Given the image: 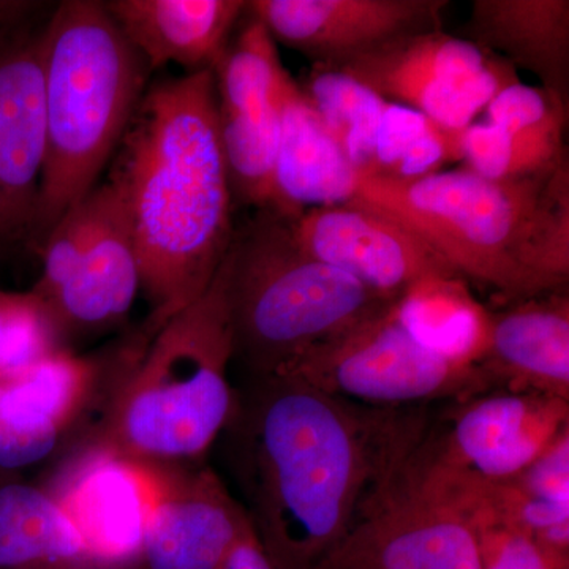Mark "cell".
Wrapping results in <instances>:
<instances>
[{"label":"cell","instance_id":"cell-1","mask_svg":"<svg viewBox=\"0 0 569 569\" xmlns=\"http://www.w3.org/2000/svg\"><path fill=\"white\" fill-rule=\"evenodd\" d=\"M250 523L279 569H317L426 432L421 408H370L287 372L253 377L230 425Z\"/></svg>","mask_w":569,"mask_h":569},{"label":"cell","instance_id":"cell-2","mask_svg":"<svg viewBox=\"0 0 569 569\" xmlns=\"http://www.w3.org/2000/svg\"><path fill=\"white\" fill-rule=\"evenodd\" d=\"M107 178L132 223L149 306L140 342H148L208 290L233 241L212 70L148 86Z\"/></svg>","mask_w":569,"mask_h":569},{"label":"cell","instance_id":"cell-3","mask_svg":"<svg viewBox=\"0 0 569 569\" xmlns=\"http://www.w3.org/2000/svg\"><path fill=\"white\" fill-rule=\"evenodd\" d=\"M351 200L403 224L456 276L509 305L568 288L569 162L522 181L466 167L417 181L361 176Z\"/></svg>","mask_w":569,"mask_h":569},{"label":"cell","instance_id":"cell-4","mask_svg":"<svg viewBox=\"0 0 569 569\" xmlns=\"http://www.w3.org/2000/svg\"><path fill=\"white\" fill-rule=\"evenodd\" d=\"M47 152L29 250L99 186L152 73L103 2L63 0L43 29Z\"/></svg>","mask_w":569,"mask_h":569},{"label":"cell","instance_id":"cell-5","mask_svg":"<svg viewBox=\"0 0 569 569\" xmlns=\"http://www.w3.org/2000/svg\"><path fill=\"white\" fill-rule=\"evenodd\" d=\"M233 358L222 261L197 301L138 343L97 445L159 463L200 458L233 418Z\"/></svg>","mask_w":569,"mask_h":569},{"label":"cell","instance_id":"cell-6","mask_svg":"<svg viewBox=\"0 0 569 569\" xmlns=\"http://www.w3.org/2000/svg\"><path fill=\"white\" fill-rule=\"evenodd\" d=\"M223 266L234 356L253 377L283 369L397 302L307 253L290 217L272 209L236 227Z\"/></svg>","mask_w":569,"mask_h":569},{"label":"cell","instance_id":"cell-7","mask_svg":"<svg viewBox=\"0 0 569 569\" xmlns=\"http://www.w3.org/2000/svg\"><path fill=\"white\" fill-rule=\"evenodd\" d=\"M395 306L277 372L347 402L389 410L462 402L492 391L481 367L449 361L419 346L397 321Z\"/></svg>","mask_w":569,"mask_h":569},{"label":"cell","instance_id":"cell-8","mask_svg":"<svg viewBox=\"0 0 569 569\" xmlns=\"http://www.w3.org/2000/svg\"><path fill=\"white\" fill-rule=\"evenodd\" d=\"M340 70L387 100L463 132L518 71L485 48L443 31L417 33L358 56Z\"/></svg>","mask_w":569,"mask_h":569},{"label":"cell","instance_id":"cell-9","mask_svg":"<svg viewBox=\"0 0 569 569\" xmlns=\"http://www.w3.org/2000/svg\"><path fill=\"white\" fill-rule=\"evenodd\" d=\"M443 422L438 433L426 429L413 462L471 485H503L569 429V400L489 391L455 402Z\"/></svg>","mask_w":569,"mask_h":569},{"label":"cell","instance_id":"cell-10","mask_svg":"<svg viewBox=\"0 0 569 569\" xmlns=\"http://www.w3.org/2000/svg\"><path fill=\"white\" fill-rule=\"evenodd\" d=\"M284 73L276 41L252 14L212 69L220 144L234 203L257 211H276Z\"/></svg>","mask_w":569,"mask_h":569},{"label":"cell","instance_id":"cell-11","mask_svg":"<svg viewBox=\"0 0 569 569\" xmlns=\"http://www.w3.org/2000/svg\"><path fill=\"white\" fill-rule=\"evenodd\" d=\"M164 463L96 445L50 492L97 569L141 567L142 542L163 486Z\"/></svg>","mask_w":569,"mask_h":569},{"label":"cell","instance_id":"cell-12","mask_svg":"<svg viewBox=\"0 0 569 569\" xmlns=\"http://www.w3.org/2000/svg\"><path fill=\"white\" fill-rule=\"evenodd\" d=\"M448 0H252L247 11L276 43L312 66H342L391 41L441 31Z\"/></svg>","mask_w":569,"mask_h":569},{"label":"cell","instance_id":"cell-13","mask_svg":"<svg viewBox=\"0 0 569 569\" xmlns=\"http://www.w3.org/2000/svg\"><path fill=\"white\" fill-rule=\"evenodd\" d=\"M44 24L0 43V257L29 249L39 206L47 152Z\"/></svg>","mask_w":569,"mask_h":569},{"label":"cell","instance_id":"cell-14","mask_svg":"<svg viewBox=\"0 0 569 569\" xmlns=\"http://www.w3.org/2000/svg\"><path fill=\"white\" fill-rule=\"evenodd\" d=\"M329 556L356 569H481L471 520L395 477Z\"/></svg>","mask_w":569,"mask_h":569},{"label":"cell","instance_id":"cell-15","mask_svg":"<svg viewBox=\"0 0 569 569\" xmlns=\"http://www.w3.org/2000/svg\"><path fill=\"white\" fill-rule=\"evenodd\" d=\"M290 222L307 253L391 299L425 277H459L403 224L353 200L306 209Z\"/></svg>","mask_w":569,"mask_h":569},{"label":"cell","instance_id":"cell-16","mask_svg":"<svg viewBox=\"0 0 569 569\" xmlns=\"http://www.w3.org/2000/svg\"><path fill=\"white\" fill-rule=\"evenodd\" d=\"M249 520L209 468L164 463L163 486L142 542L144 569H217Z\"/></svg>","mask_w":569,"mask_h":569},{"label":"cell","instance_id":"cell-17","mask_svg":"<svg viewBox=\"0 0 569 569\" xmlns=\"http://www.w3.org/2000/svg\"><path fill=\"white\" fill-rule=\"evenodd\" d=\"M107 182L110 198L91 246L58 293L43 306L61 346L70 337L118 325L132 309L141 288L129 212L121 190L108 178Z\"/></svg>","mask_w":569,"mask_h":569},{"label":"cell","instance_id":"cell-18","mask_svg":"<svg viewBox=\"0 0 569 569\" xmlns=\"http://www.w3.org/2000/svg\"><path fill=\"white\" fill-rule=\"evenodd\" d=\"M478 366L492 391L569 400L568 288L492 312L488 351Z\"/></svg>","mask_w":569,"mask_h":569},{"label":"cell","instance_id":"cell-19","mask_svg":"<svg viewBox=\"0 0 569 569\" xmlns=\"http://www.w3.org/2000/svg\"><path fill=\"white\" fill-rule=\"evenodd\" d=\"M103 6L151 71L176 63L187 73L217 66L247 10L244 0H111Z\"/></svg>","mask_w":569,"mask_h":569},{"label":"cell","instance_id":"cell-20","mask_svg":"<svg viewBox=\"0 0 569 569\" xmlns=\"http://www.w3.org/2000/svg\"><path fill=\"white\" fill-rule=\"evenodd\" d=\"M356 183L353 164L287 70L276 160V212L296 217L306 209L347 203L355 197Z\"/></svg>","mask_w":569,"mask_h":569},{"label":"cell","instance_id":"cell-21","mask_svg":"<svg viewBox=\"0 0 569 569\" xmlns=\"http://www.w3.org/2000/svg\"><path fill=\"white\" fill-rule=\"evenodd\" d=\"M460 39L529 70L569 103L568 0H475Z\"/></svg>","mask_w":569,"mask_h":569},{"label":"cell","instance_id":"cell-22","mask_svg":"<svg viewBox=\"0 0 569 569\" xmlns=\"http://www.w3.org/2000/svg\"><path fill=\"white\" fill-rule=\"evenodd\" d=\"M395 313L419 346L449 361L478 366L488 351L492 310L460 277H425L397 299Z\"/></svg>","mask_w":569,"mask_h":569},{"label":"cell","instance_id":"cell-23","mask_svg":"<svg viewBox=\"0 0 569 569\" xmlns=\"http://www.w3.org/2000/svg\"><path fill=\"white\" fill-rule=\"evenodd\" d=\"M0 569H97L50 490L0 478Z\"/></svg>","mask_w":569,"mask_h":569},{"label":"cell","instance_id":"cell-24","mask_svg":"<svg viewBox=\"0 0 569 569\" xmlns=\"http://www.w3.org/2000/svg\"><path fill=\"white\" fill-rule=\"evenodd\" d=\"M298 86L326 130L346 152L358 178L367 173L387 100L339 67L312 66Z\"/></svg>","mask_w":569,"mask_h":569},{"label":"cell","instance_id":"cell-25","mask_svg":"<svg viewBox=\"0 0 569 569\" xmlns=\"http://www.w3.org/2000/svg\"><path fill=\"white\" fill-rule=\"evenodd\" d=\"M459 160L462 132H451L411 108L388 103L378 127L372 164L362 176L417 181Z\"/></svg>","mask_w":569,"mask_h":569},{"label":"cell","instance_id":"cell-26","mask_svg":"<svg viewBox=\"0 0 569 569\" xmlns=\"http://www.w3.org/2000/svg\"><path fill=\"white\" fill-rule=\"evenodd\" d=\"M0 373L33 415L63 432L91 397L99 370L91 359L58 348Z\"/></svg>","mask_w":569,"mask_h":569},{"label":"cell","instance_id":"cell-27","mask_svg":"<svg viewBox=\"0 0 569 569\" xmlns=\"http://www.w3.org/2000/svg\"><path fill=\"white\" fill-rule=\"evenodd\" d=\"M466 168L489 181H522L569 162L563 137L515 133L493 123H471L462 132Z\"/></svg>","mask_w":569,"mask_h":569},{"label":"cell","instance_id":"cell-28","mask_svg":"<svg viewBox=\"0 0 569 569\" xmlns=\"http://www.w3.org/2000/svg\"><path fill=\"white\" fill-rule=\"evenodd\" d=\"M108 198L110 183L104 179L84 200L74 204L48 234L39 252L43 261L40 279L31 290L41 305H47L58 293L59 288L80 263L102 222Z\"/></svg>","mask_w":569,"mask_h":569},{"label":"cell","instance_id":"cell-29","mask_svg":"<svg viewBox=\"0 0 569 569\" xmlns=\"http://www.w3.org/2000/svg\"><path fill=\"white\" fill-rule=\"evenodd\" d=\"M63 348L43 305L31 293L0 290V372Z\"/></svg>","mask_w":569,"mask_h":569},{"label":"cell","instance_id":"cell-30","mask_svg":"<svg viewBox=\"0 0 569 569\" xmlns=\"http://www.w3.org/2000/svg\"><path fill=\"white\" fill-rule=\"evenodd\" d=\"M489 123L515 133H541L552 137L567 134L569 103L542 86L518 81L501 89L490 100Z\"/></svg>","mask_w":569,"mask_h":569},{"label":"cell","instance_id":"cell-31","mask_svg":"<svg viewBox=\"0 0 569 569\" xmlns=\"http://www.w3.org/2000/svg\"><path fill=\"white\" fill-rule=\"evenodd\" d=\"M62 432L41 421L0 373V471L33 466L54 451Z\"/></svg>","mask_w":569,"mask_h":569},{"label":"cell","instance_id":"cell-32","mask_svg":"<svg viewBox=\"0 0 569 569\" xmlns=\"http://www.w3.org/2000/svg\"><path fill=\"white\" fill-rule=\"evenodd\" d=\"M485 490L467 511L477 530L481 569L569 568V563L550 560L529 535L498 519L486 505Z\"/></svg>","mask_w":569,"mask_h":569},{"label":"cell","instance_id":"cell-33","mask_svg":"<svg viewBox=\"0 0 569 569\" xmlns=\"http://www.w3.org/2000/svg\"><path fill=\"white\" fill-rule=\"evenodd\" d=\"M508 482L539 500L569 507V429L518 478Z\"/></svg>","mask_w":569,"mask_h":569},{"label":"cell","instance_id":"cell-34","mask_svg":"<svg viewBox=\"0 0 569 569\" xmlns=\"http://www.w3.org/2000/svg\"><path fill=\"white\" fill-rule=\"evenodd\" d=\"M217 569H279L272 561L260 538L254 533L250 519L238 535L233 546Z\"/></svg>","mask_w":569,"mask_h":569},{"label":"cell","instance_id":"cell-35","mask_svg":"<svg viewBox=\"0 0 569 569\" xmlns=\"http://www.w3.org/2000/svg\"><path fill=\"white\" fill-rule=\"evenodd\" d=\"M44 3L32 0H0V43L36 28Z\"/></svg>","mask_w":569,"mask_h":569},{"label":"cell","instance_id":"cell-36","mask_svg":"<svg viewBox=\"0 0 569 569\" xmlns=\"http://www.w3.org/2000/svg\"><path fill=\"white\" fill-rule=\"evenodd\" d=\"M317 569H356L351 567V565L346 563V561L337 560L336 557H326L323 561H321L320 567Z\"/></svg>","mask_w":569,"mask_h":569}]
</instances>
